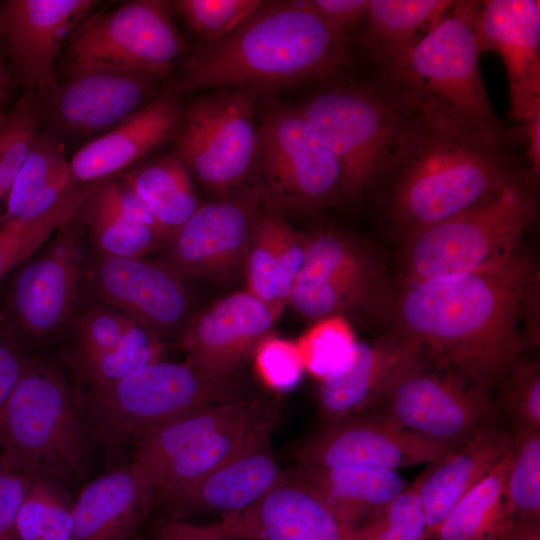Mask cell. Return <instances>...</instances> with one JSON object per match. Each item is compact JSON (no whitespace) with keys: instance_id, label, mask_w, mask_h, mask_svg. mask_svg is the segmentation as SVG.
Returning <instances> with one entry per match:
<instances>
[{"instance_id":"3","label":"cell","mask_w":540,"mask_h":540,"mask_svg":"<svg viewBox=\"0 0 540 540\" xmlns=\"http://www.w3.org/2000/svg\"><path fill=\"white\" fill-rule=\"evenodd\" d=\"M387 172V213L404 236L522 180L510 140L462 134L403 110Z\"/></svg>"},{"instance_id":"22","label":"cell","mask_w":540,"mask_h":540,"mask_svg":"<svg viewBox=\"0 0 540 540\" xmlns=\"http://www.w3.org/2000/svg\"><path fill=\"white\" fill-rule=\"evenodd\" d=\"M481 51L498 53L507 72L510 117L524 121L540 111V2L480 1Z\"/></svg>"},{"instance_id":"9","label":"cell","mask_w":540,"mask_h":540,"mask_svg":"<svg viewBox=\"0 0 540 540\" xmlns=\"http://www.w3.org/2000/svg\"><path fill=\"white\" fill-rule=\"evenodd\" d=\"M309 127L336 157L343 196L382 181L395 151L404 114L375 80L328 82L299 108Z\"/></svg>"},{"instance_id":"4","label":"cell","mask_w":540,"mask_h":540,"mask_svg":"<svg viewBox=\"0 0 540 540\" xmlns=\"http://www.w3.org/2000/svg\"><path fill=\"white\" fill-rule=\"evenodd\" d=\"M480 1H455L440 23L375 80L407 112L462 134L510 140L486 93L479 68L482 53Z\"/></svg>"},{"instance_id":"44","label":"cell","mask_w":540,"mask_h":540,"mask_svg":"<svg viewBox=\"0 0 540 540\" xmlns=\"http://www.w3.org/2000/svg\"><path fill=\"white\" fill-rule=\"evenodd\" d=\"M497 389L495 400L510 427L540 431L539 360H522Z\"/></svg>"},{"instance_id":"33","label":"cell","mask_w":540,"mask_h":540,"mask_svg":"<svg viewBox=\"0 0 540 540\" xmlns=\"http://www.w3.org/2000/svg\"><path fill=\"white\" fill-rule=\"evenodd\" d=\"M393 299L387 284L338 275H300L287 303L317 321L352 309L389 310Z\"/></svg>"},{"instance_id":"16","label":"cell","mask_w":540,"mask_h":540,"mask_svg":"<svg viewBox=\"0 0 540 540\" xmlns=\"http://www.w3.org/2000/svg\"><path fill=\"white\" fill-rule=\"evenodd\" d=\"M83 296L109 306L165 344L179 341L193 317L182 275L161 261L87 253Z\"/></svg>"},{"instance_id":"28","label":"cell","mask_w":540,"mask_h":540,"mask_svg":"<svg viewBox=\"0 0 540 540\" xmlns=\"http://www.w3.org/2000/svg\"><path fill=\"white\" fill-rule=\"evenodd\" d=\"M292 473L312 487L351 530L410 485L392 469L299 464Z\"/></svg>"},{"instance_id":"51","label":"cell","mask_w":540,"mask_h":540,"mask_svg":"<svg viewBox=\"0 0 540 540\" xmlns=\"http://www.w3.org/2000/svg\"><path fill=\"white\" fill-rule=\"evenodd\" d=\"M33 357L0 331V407L28 369Z\"/></svg>"},{"instance_id":"42","label":"cell","mask_w":540,"mask_h":540,"mask_svg":"<svg viewBox=\"0 0 540 540\" xmlns=\"http://www.w3.org/2000/svg\"><path fill=\"white\" fill-rule=\"evenodd\" d=\"M420 500L410 485L378 513L350 530L344 540H425Z\"/></svg>"},{"instance_id":"31","label":"cell","mask_w":540,"mask_h":540,"mask_svg":"<svg viewBox=\"0 0 540 540\" xmlns=\"http://www.w3.org/2000/svg\"><path fill=\"white\" fill-rule=\"evenodd\" d=\"M510 461L511 450L452 507L427 540H500L513 522L505 494Z\"/></svg>"},{"instance_id":"40","label":"cell","mask_w":540,"mask_h":540,"mask_svg":"<svg viewBox=\"0 0 540 540\" xmlns=\"http://www.w3.org/2000/svg\"><path fill=\"white\" fill-rule=\"evenodd\" d=\"M166 344L144 327L111 353L83 361L70 368L77 380L90 387L124 377L162 360Z\"/></svg>"},{"instance_id":"18","label":"cell","mask_w":540,"mask_h":540,"mask_svg":"<svg viewBox=\"0 0 540 540\" xmlns=\"http://www.w3.org/2000/svg\"><path fill=\"white\" fill-rule=\"evenodd\" d=\"M98 3L94 0L0 3V45L9 72L24 90L38 91L58 81L63 46Z\"/></svg>"},{"instance_id":"54","label":"cell","mask_w":540,"mask_h":540,"mask_svg":"<svg viewBox=\"0 0 540 540\" xmlns=\"http://www.w3.org/2000/svg\"><path fill=\"white\" fill-rule=\"evenodd\" d=\"M500 540H540V521L512 522Z\"/></svg>"},{"instance_id":"12","label":"cell","mask_w":540,"mask_h":540,"mask_svg":"<svg viewBox=\"0 0 540 540\" xmlns=\"http://www.w3.org/2000/svg\"><path fill=\"white\" fill-rule=\"evenodd\" d=\"M175 152L216 199L237 192L253 174L258 149L254 94L216 88L183 109Z\"/></svg>"},{"instance_id":"19","label":"cell","mask_w":540,"mask_h":540,"mask_svg":"<svg viewBox=\"0 0 540 540\" xmlns=\"http://www.w3.org/2000/svg\"><path fill=\"white\" fill-rule=\"evenodd\" d=\"M451 449L374 418L355 415L322 426L296 448L299 464L398 470L428 463Z\"/></svg>"},{"instance_id":"49","label":"cell","mask_w":540,"mask_h":540,"mask_svg":"<svg viewBox=\"0 0 540 540\" xmlns=\"http://www.w3.org/2000/svg\"><path fill=\"white\" fill-rule=\"evenodd\" d=\"M33 478L0 469V540H15V520Z\"/></svg>"},{"instance_id":"38","label":"cell","mask_w":540,"mask_h":540,"mask_svg":"<svg viewBox=\"0 0 540 540\" xmlns=\"http://www.w3.org/2000/svg\"><path fill=\"white\" fill-rule=\"evenodd\" d=\"M40 130L38 94L24 90L14 106L0 115V203L6 200Z\"/></svg>"},{"instance_id":"25","label":"cell","mask_w":540,"mask_h":540,"mask_svg":"<svg viewBox=\"0 0 540 540\" xmlns=\"http://www.w3.org/2000/svg\"><path fill=\"white\" fill-rule=\"evenodd\" d=\"M157 492L131 461L88 483L73 503L71 540H126L145 521Z\"/></svg>"},{"instance_id":"45","label":"cell","mask_w":540,"mask_h":540,"mask_svg":"<svg viewBox=\"0 0 540 540\" xmlns=\"http://www.w3.org/2000/svg\"><path fill=\"white\" fill-rule=\"evenodd\" d=\"M260 0H177L173 10L203 42L227 34L255 11Z\"/></svg>"},{"instance_id":"14","label":"cell","mask_w":540,"mask_h":540,"mask_svg":"<svg viewBox=\"0 0 540 540\" xmlns=\"http://www.w3.org/2000/svg\"><path fill=\"white\" fill-rule=\"evenodd\" d=\"M254 174L263 202L275 210L311 211L343 196L340 165L299 108L263 115Z\"/></svg>"},{"instance_id":"36","label":"cell","mask_w":540,"mask_h":540,"mask_svg":"<svg viewBox=\"0 0 540 540\" xmlns=\"http://www.w3.org/2000/svg\"><path fill=\"white\" fill-rule=\"evenodd\" d=\"M73 503L59 483L33 478L15 520V540H71Z\"/></svg>"},{"instance_id":"34","label":"cell","mask_w":540,"mask_h":540,"mask_svg":"<svg viewBox=\"0 0 540 540\" xmlns=\"http://www.w3.org/2000/svg\"><path fill=\"white\" fill-rule=\"evenodd\" d=\"M142 326L121 312L90 301L83 302L66 333L70 341L63 352L69 368L111 353L129 341Z\"/></svg>"},{"instance_id":"43","label":"cell","mask_w":540,"mask_h":540,"mask_svg":"<svg viewBox=\"0 0 540 540\" xmlns=\"http://www.w3.org/2000/svg\"><path fill=\"white\" fill-rule=\"evenodd\" d=\"M278 211L260 212L246 255L248 292L267 304L277 315L282 309L276 285L275 224Z\"/></svg>"},{"instance_id":"37","label":"cell","mask_w":540,"mask_h":540,"mask_svg":"<svg viewBox=\"0 0 540 540\" xmlns=\"http://www.w3.org/2000/svg\"><path fill=\"white\" fill-rule=\"evenodd\" d=\"M505 494L513 522L540 521V431L513 426Z\"/></svg>"},{"instance_id":"53","label":"cell","mask_w":540,"mask_h":540,"mask_svg":"<svg viewBox=\"0 0 540 540\" xmlns=\"http://www.w3.org/2000/svg\"><path fill=\"white\" fill-rule=\"evenodd\" d=\"M526 134L527 157L530 168L536 175L540 170V111L523 121Z\"/></svg>"},{"instance_id":"10","label":"cell","mask_w":540,"mask_h":540,"mask_svg":"<svg viewBox=\"0 0 540 540\" xmlns=\"http://www.w3.org/2000/svg\"><path fill=\"white\" fill-rule=\"evenodd\" d=\"M359 415L449 449L504 427L505 418L492 392L438 368L422 349L399 367L380 396Z\"/></svg>"},{"instance_id":"41","label":"cell","mask_w":540,"mask_h":540,"mask_svg":"<svg viewBox=\"0 0 540 540\" xmlns=\"http://www.w3.org/2000/svg\"><path fill=\"white\" fill-rule=\"evenodd\" d=\"M71 198L33 221H5L0 224V280L13 268L35 253L55 230L75 211Z\"/></svg>"},{"instance_id":"48","label":"cell","mask_w":540,"mask_h":540,"mask_svg":"<svg viewBox=\"0 0 540 540\" xmlns=\"http://www.w3.org/2000/svg\"><path fill=\"white\" fill-rule=\"evenodd\" d=\"M98 204L122 217L152 228L165 237L168 233L153 216L133 186L120 174L99 183L89 194Z\"/></svg>"},{"instance_id":"6","label":"cell","mask_w":540,"mask_h":540,"mask_svg":"<svg viewBox=\"0 0 540 540\" xmlns=\"http://www.w3.org/2000/svg\"><path fill=\"white\" fill-rule=\"evenodd\" d=\"M89 442L78 391L55 366L33 358L0 407L3 467L56 483L78 480Z\"/></svg>"},{"instance_id":"5","label":"cell","mask_w":540,"mask_h":540,"mask_svg":"<svg viewBox=\"0 0 540 540\" xmlns=\"http://www.w3.org/2000/svg\"><path fill=\"white\" fill-rule=\"evenodd\" d=\"M251 397L235 374L212 375L163 360L78 391L89 437L107 453L132 446L145 431L186 412Z\"/></svg>"},{"instance_id":"1","label":"cell","mask_w":540,"mask_h":540,"mask_svg":"<svg viewBox=\"0 0 540 540\" xmlns=\"http://www.w3.org/2000/svg\"><path fill=\"white\" fill-rule=\"evenodd\" d=\"M539 270L518 250L490 268L404 284L389 311L394 332L418 341L426 358L489 392L525 359L528 307Z\"/></svg>"},{"instance_id":"29","label":"cell","mask_w":540,"mask_h":540,"mask_svg":"<svg viewBox=\"0 0 540 540\" xmlns=\"http://www.w3.org/2000/svg\"><path fill=\"white\" fill-rule=\"evenodd\" d=\"M454 0H369L364 42L376 71L394 65L443 19Z\"/></svg>"},{"instance_id":"23","label":"cell","mask_w":540,"mask_h":540,"mask_svg":"<svg viewBox=\"0 0 540 540\" xmlns=\"http://www.w3.org/2000/svg\"><path fill=\"white\" fill-rule=\"evenodd\" d=\"M184 107L166 88L109 132L81 146L69 160L76 185L103 182L121 174L158 147L175 141Z\"/></svg>"},{"instance_id":"52","label":"cell","mask_w":540,"mask_h":540,"mask_svg":"<svg viewBox=\"0 0 540 540\" xmlns=\"http://www.w3.org/2000/svg\"><path fill=\"white\" fill-rule=\"evenodd\" d=\"M153 540H230L211 524L201 525L185 519L169 518L159 524Z\"/></svg>"},{"instance_id":"27","label":"cell","mask_w":540,"mask_h":540,"mask_svg":"<svg viewBox=\"0 0 540 540\" xmlns=\"http://www.w3.org/2000/svg\"><path fill=\"white\" fill-rule=\"evenodd\" d=\"M505 427L488 431L427 463L411 483L423 510L427 540L452 507L511 450Z\"/></svg>"},{"instance_id":"32","label":"cell","mask_w":540,"mask_h":540,"mask_svg":"<svg viewBox=\"0 0 540 540\" xmlns=\"http://www.w3.org/2000/svg\"><path fill=\"white\" fill-rule=\"evenodd\" d=\"M168 235L202 205L193 177L174 151L121 173Z\"/></svg>"},{"instance_id":"11","label":"cell","mask_w":540,"mask_h":540,"mask_svg":"<svg viewBox=\"0 0 540 540\" xmlns=\"http://www.w3.org/2000/svg\"><path fill=\"white\" fill-rule=\"evenodd\" d=\"M76 211L21 263L0 312V331L24 350L66 333L82 304L88 252Z\"/></svg>"},{"instance_id":"26","label":"cell","mask_w":540,"mask_h":540,"mask_svg":"<svg viewBox=\"0 0 540 540\" xmlns=\"http://www.w3.org/2000/svg\"><path fill=\"white\" fill-rule=\"evenodd\" d=\"M421 349L415 339L392 332L373 342H357L352 361L320 380L318 403L323 423L365 411L380 396L399 367Z\"/></svg>"},{"instance_id":"35","label":"cell","mask_w":540,"mask_h":540,"mask_svg":"<svg viewBox=\"0 0 540 540\" xmlns=\"http://www.w3.org/2000/svg\"><path fill=\"white\" fill-rule=\"evenodd\" d=\"M76 214L92 250L103 255L142 258L165 241V237L152 228L122 217L89 195L79 205Z\"/></svg>"},{"instance_id":"46","label":"cell","mask_w":540,"mask_h":540,"mask_svg":"<svg viewBox=\"0 0 540 540\" xmlns=\"http://www.w3.org/2000/svg\"><path fill=\"white\" fill-rule=\"evenodd\" d=\"M253 353L254 369L269 389L286 392L300 382L305 368L296 341L267 334Z\"/></svg>"},{"instance_id":"8","label":"cell","mask_w":540,"mask_h":540,"mask_svg":"<svg viewBox=\"0 0 540 540\" xmlns=\"http://www.w3.org/2000/svg\"><path fill=\"white\" fill-rule=\"evenodd\" d=\"M522 180L477 205L404 236V284L481 271L513 256L536 216Z\"/></svg>"},{"instance_id":"15","label":"cell","mask_w":540,"mask_h":540,"mask_svg":"<svg viewBox=\"0 0 540 540\" xmlns=\"http://www.w3.org/2000/svg\"><path fill=\"white\" fill-rule=\"evenodd\" d=\"M158 80L141 71L69 72L63 81L36 91L40 128L64 147L67 141L84 142V145L154 99Z\"/></svg>"},{"instance_id":"24","label":"cell","mask_w":540,"mask_h":540,"mask_svg":"<svg viewBox=\"0 0 540 540\" xmlns=\"http://www.w3.org/2000/svg\"><path fill=\"white\" fill-rule=\"evenodd\" d=\"M284 474L272 453L270 435H266L202 477L158 498L170 511V518L200 513L223 516L256 502Z\"/></svg>"},{"instance_id":"55","label":"cell","mask_w":540,"mask_h":540,"mask_svg":"<svg viewBox=\"0 0 540 540\" xmlns=\"http://www.w3.org/2000/svg\"><path fill=\"white\" fill-rule=\"evenodd\" d=\"M10 76L9 68H6L5 62L0 54V110L7 102L11 82Z\"/></svg>"},{"instance_id":"2","label":"cell","mask_w":540,"mask_h":540,"mask_svg":"<svg viewBox=\"0 0 540 540\" xmlns=\"http://www.w3.org/2000/svg\"><path fill=\"white\" fill-rule=\"evenodd\" d=\"M350 38L307 0L263 1L222 37L195 47L167 88L176 96L209 88L272 90L337 79Z\"/></svg>"},{"instance_id":"56","label":"cell","mask_w":540,"mask_h":540,"mask_svg":"<svg viewBox=\"0 0 540 540\" xmlns=\"http://www.w3.org/2000/svg\"><path fill=\"white\" fill-rule=\"evenodd\" d=\"M4 468L3 467V462H2V456H1V452H0V469Z\"/></svg>"},{"instance_id":"47","label":"cell","mask_w":540,"mask_h":540,"mask_svg":"<svg viewBox=\"0 0 540 540\" xmlns=\"http://www.w3.org/2000/svg\"><path fill=\"white\" fill-rule=\"evenodd\" d=\"M308 234L295 231L278 213L275 224L276 285L280 304L288 302L303 270Z\"/></svg>"},{"instance_id":"17","label":"cell","mask_w":540,"mask_h":540,"mask_svg":"<svg viewBox=\"0 0 540 540\" xmlns=\"http://www.w3.org/2000/svg\"><path fill=\"white\" fill-rule=\"evenodd\" d=\"M262 202L253 186L203 203L160 246L161 262L182 276H229L246 259Z\"/></svg>"},{"instance_id":"50","label":"cell","mask_w":540,"mask_h":540,"mask_svg":"<svg viewBox=\"0 0 540 540\" xmlns=\"http://www.w3.org/2000/svg\"><path fill=\"white\" fill-rule=\"evenodd\" d=\"M307 3L328 25L348 36L351 30L363 22L369 0H307Z\"/></svg>"},{"instance_id":"21","label":"cell","mask_w":540,"mask_h":540,"mask_svg":"<svg viewBox=\"0 0 540 540\" xmlns=\"http://www.w3.org/2000/svg\"><path fill=\"white\" fill-rule=\"evenodd\" d=\"M277 316L248 291L230 294L191 318L178 341L184 362L212 375H233Z\"/></svg>"},{"instance_id":"13","label":"cell","mask_w":540,"mask_h":540,"mask_svg":"<svg viewBox=\"0 0 540 540\" xmlns=\"http://www.w3.org/2000/svg\"><path fill=\"white\" fill-rule=\"evenodd\" d=\"M171 2L128 0L84 21L66 42L67 73L141 71L161 79L189 46L171 14Z\"/></svg>"},{"instance_id":"30","label":"cell","mask_w":540,"mask_h":540,"mask_svg":"<svg viewBox=\"0 0 540 540\" xmlns=\"http://www.w3.org/2000/svg\"><path fill=\"white\" fill-rule=\"evenodd\" d=\"M77 186L70 176L66 148L54 136L40 130L7 194L0 224L38 219Z\"/></svg>"},{"instance_id":"39","label":"cell","mask_w":540,"mask_h":540,"mask_svg":"<svg viewBox=\"0 0 540 540\" xmlns=\"http://www.w3.org/2000/svg\"><path fill=\"white\" fill-rule=\"evenodd\" d=\"M304 368L322 380L352 361L357 342L342 315L317 320L297 341Z\"/></svg>"},{"instance_id":"7","label":"cell","mask_w":540,"mask_h":540,"mask_svg":"<svg viewBox=\"0 0 540 540\" xmlns=\"http://www.w3.org/2000/svg\"><path fill=\"white\" fill-rule=\"evenodd\" d=\"M278 417L276 401L255 397L199 407L142 433L132 444V461L158 498L270 435Z\"/></svg>"},{"instance_id":"20","label":"cell","mask_w":540,"mask_h":540,"mask_svg":"<svg viewBox=\"0 0 540 540\" xmlns=\"http://www.w3.org/2000/svg\"><path fill=\"white\" fill-rule=\"evenodd\" d=\"M211 525L230 540H344L351 530L292 471L256 502Z\"/></svg>"}]
</instances>
